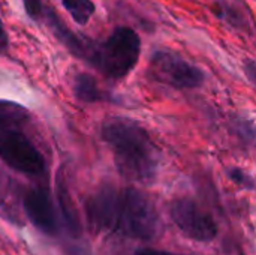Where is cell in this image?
I'll return each mask as SVG.
<instances>
[{"instance_id":"5bb4252c","label":"cell","mask_w":256,"mask_h":255,"mask_svg":"<svg viewBox=\"0 0 256 255\" xmlns=\"http://www.w3.org/2000/svg\"><path fill=\"white\" fill-rule=\"evenodd\" d=\"M228 176L238 186H242L244 189H249V191L255 189V180H254L252 174H249L248 171H244L242 168H237V167H232V168L228 170Z\"/></svg>"},{"instance_id":"ba28073f","label":"cell","mask_w":256,"mask_h":255,"mask_svg":"<svg viewBox=\"0 0 256 255\" xmlns=\"http://www.w3.org/2000/svg\"><path fill=\"white\" fill-rule=\"evenodd\" d=\"M26 14L38 24L46 27L54 38L76 59H81L88 38L75 33L46 0H21Z\"/></svg>"},{"instance_id":"30bf717a","label":"cell","mask_w":256,"mask_h":255,"mask_svg":"<svg viewBox=\"0 0 256 255\" xmlns=\"http://www.w3.org/2000/svg\"><path fill=\"white\" fill-rule=\"evenodd\" d=\"M56 204H57L56 207H57V213L60 219L62 233H64L68 239H70L72 242L80 243L82 237L81 221L74 206V200L70 197L63 171H58L56 177Z\"/></svg>"},{"instance_id":"9c48e42d","label":"cell","mask_w":256,"mask_h":255,"mask_svg":"<svg viewBox=\"0 0 256 255\" xmlns=\"http://www.w3.org/2000/svg\"><path fill=\"white\" fill-rule=\"evenodd\" d=\"M26 185L20 183L4 167L0 165V218L10 225L24 227L22 194Z\"/></svg>"},{"instance_id":"2e32d148","label":"cell","mask_w":256,"mask_h":255,"mask_svg":"<svg viewBox=\"0 0 256 255\" xmlns=\"http://www.w3.org/2000/svg\"><path fill=\"white\" fill-rule=\"evenodd\" d=\"M135 255H178L170 251H164V249H156V248H141L138 249Z\"/></svg>"},{"instance_id":"6da1fadb","label":"cell","mask_w":256,"mask_h":255,"mask_svg":"<svg viewBox=\"0 0 256 255\" xmlns=\"http://www.w3.org/2000/svg\"><path fill=\"white\" fill-rule=\"evenodd\" d=\"M87 224L94 233H112L132 240L159 237L162 219L153 200L134 186L104 185L86 201Z\"/></svg>"},{"instance_id":"9a60e30c","label":"cell","mask_w":256,"mask_h":255,"mask_svg":"<svg viewBox=\"0 0 256 255\" xmlns=\"http://www.w3.org/2000/svg\"><path fill=\"white\" fill-rule=\"evenodd\" d=\"M9 48V36H8V32H6V27L0 18V54L6 53Z\"/></svg>"},{"instance_id":"7a4b0ae2","label":"cell","mask_w":256,"mask_h":255,"mask_svg":"<svg viewBox=\"0 0 256 255\" xmlns=\"http://www.w3.org/2000/svg\"><path fill=\"white\" fill-rule=\"evenodd\" d=\"M0 161L6 168L34 182H46L48 158L30 111L0 99Z\"/></svg>"},{"instance_id":"52a82bcc","label":"cell","mask_w":256,"mask_h":255,"mask_svg":"<svg viewBox=\"0 0 256 255\" xmlns=\"http://www.w3.org/2000/svg\"><path fill=\"white\" fill-rule=\"evenodd\" d=\"M22 215L44 236H60V219L48 182H34L26 186L22 194Z\"/></svg>"},{"instance_id":"7c38bea8","label":"cell","mask_w":256,"mask_h":255,"mask_svg":"<svg viewBox=\"0 0 256 255\" xmlns=\"http://www.w3.org/2000/svg\"><path fill=\"white\" fill-rule=\"evenodd\" d=\"M214 12L222 21H225L232 29L242 32L252 30V21L246 6H243L237 0H216Z\"/></svg>"},{"instance_id":"277c9868","label":"cell","mask_w":256,"mask_h":255,"mask_svg":"<svg viewBox=\"0 0 256 255\" xmlns=\"http://www.w3.org/2000/svg\"><path fill=\"white\" fill-rule=\"evenodd\" d=\"M141 56V38L129 26L116 27L106 38L93 42L87 65L102 77L118 81L126 78Z\"/></svg>"},{"instance_id":"8fae6325","label":"cell","mask_w":256,"mask_h":255,"mask_svg":"<svg viewBox=\"0 0 256 255\" xmlns=\"http://www.w3.org/2000/svg\"><path fill=\"white\" fill-rule=\"evenodd\" d=\"M74 95L78 101L84 104H96V102H112L114 98L111 93L104 90L98 80L87 74V72H80L74 78Z\"/></svg>"},{"instance_id":"3957f363","label":"cell","mask_w":256,"mask_h":255,"mask_svg":"<svg viewBox=\"0 0 256 255\" xmlns=\"http://www.w3.org/2000/svg\"><path fill=\"white\" fill-rule=\"evenodd\" d=\"M100 137L110 147L122 177L144 185L154 183L160 152L142 125L134 119L116 116L104 122Z\"/></svg>"},{"instance_id":"5b68a950","label":"cell","mask_w":256,"mask_h":255,"mask_svg":"<svg viewBox=\"0 0 256 255\" xmlns=\"http://www.w3.org/2000/svg\"><path fill=\"white\" fill-rule=\"evenodd\" d=\"M148 75L177 90L200 89L206 83V72L200 66L171 50H158L152 54Z\"/></svg>"},{"instance_id":"e0dca14e","label":"cell","mask_w":256,"mask_h":255,"mask_svg":"<svg viewBox=\"0 0 256 255\" xmlns=\"http://www.w3.org/2000/svg\"><path fill=\"white\" fill-rule=\"evenodd\" d=\"M255 62L254 60H249L246 65H244V71H246V74H248V77H249V80H250V83H255Z\"/></svg>"},{"instance_id":"8992f818","label":"cell","mask_w":256,"mask_h":255,"mask_svg":"<svg viewBox=\"0 0 256 255\" xmlns=\"http://www.w3.org/2000/svg\"><path fill=\"white\" fill-rule=\"evenodd\" d=\"M170 215L177 228L190 240L208 243L219 228L212 213L192 197H178L170 204Z\"/></svg>"},{"instance_id":"4fadbf2b","label":"cell","mask_w":256,"mask_h":255,"mask_svg":"<svg viewBox=\"0 0 256 255\" xmlns=\"http://www.w3.org/2000/svg\"><path fill=\"white\" fill-rule=\"evenodd\" d=\"M62 5L78 26L88 24L96 11V6L92 0H62Z\"/></svg>"}]
</instances>
